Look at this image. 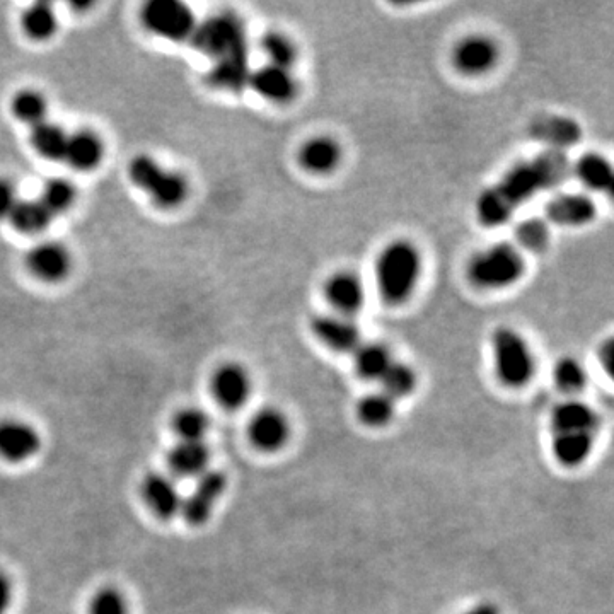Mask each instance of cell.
<instances>
[{"label": "cell", "mask_w": 614, "mask_h": 614, "mask_svg": "<svg viewBox=\"0 0 614 614\" xmlns=\"http://www.w3.org/2000/svg\"><path fill=\"white\" fill-rule=\"evenodd\" d=\"M173 427L180 441H205V435L209 432L210 418L200 408H185L176 413Z\"/></svg>", "instance_id": "37"}, {"label": "cell", "mask_w": 614, "mask_h": 614, "mask_svg": "<svg viewBox=\"0 0 614 614\" xmlns=\"http://www.w3.org/2000/svg\"><path fill=\"white\" fill-rule=\"evenodd\" d=\"M493 365L500 383L522 388L533 379L536 359L526 338L512 328H499L492 336Z\"/></svg>", "instance_id": "6"}, {"label": "cell", "mask_w": 614, "mask_h": 614, "mask_svg": "<svg viewBox=\"0 0 614 614\" xmlns=\"http://www.w3.org/2000/svg\"><path fill=\"white\" fill-rule=\"evenodd\" d=\"M531 137L543 142L550 151L567 152L582 140V128L568 116H539L531 123Z\"/></svg>", "instance_id": "18"}, {"label": "cell", "mask_w": 614, "mask_h": 614, "mask_svg": "<svg viewBox=\"0 0 614 614\" xmlns=\"http://www.w3.org/2000/svg\"><path fill=\"white\" fill-rule=\"evenodd\" d=\"M323 294L333 313L354 318L365 306V285L359 275L336 272L326 279Z\"/></svg>", "instance_id": "13"}, {"label": "cell", "mask_w": 614, "mask_h": 614, "mask_svg": "<svg viewBox=\"0 0 614 614\" xmlns=\"http://www.w3.org/2000/svg\"><path fill=\"white\" fill-rule=\"evenodd\" d=\"M67 139H69V134L64 128L58 127L57 123L47 122V120L33 127V134H31V142L36 152L52 161L64 159Z\"/></svg>", "instance_id": "29"}, {"label": "cell", "mask_w": 614, "mask_h": 614, "mask_svg": "<svg viewBox=\"0 0 614 614\" xmlns=\"http://www.w3.org/2000/svg\"><path fill=\"white\" fill-rule=\"evenodd\" d=\"M572 174L567 152L546 151L507 171L499 183L476 200V219L485 227H500L514 219L517 210L536 195L562 186Z\"/></svg>", "instance_id": "1"}, {"label": "cell", "mask_w": 614, "mask_h": 614, "mask_svg": "<svg viewBox=\"0 0 614 614\" xmlns=\"http://www.w3.org/2000/svg\"><path fill=\"white\" fill-rule=\"evenodd\" d=\"M11 110L12 115L16 116L19 122L36 127L47 120V98L35 89H23L14 94Z\"/></svg>", "instance_id": "30"}, {"label": "cell", "mask_w": 614, "mask_h": 614, "mask_svg": "<svg viewBox=\"0 0 614 614\" xmlns=\"http://www.w3.org/2000/svg\"><path fill=\"white\" fill-rule=\"evenodd\" d=\"M130 180L137 188L151 198L159 209L169 210L180 207L190 193V185L183 174L163 168L154 157H134L128 166Z\"/></svg>", "instance_id": "5"}, {"label": "cell", "mask_w": 614, "mask_h": 614, "mask_svg": "<svg viewBox=\"0 0 614 614\" xmlns=\"http://www.w3.org/2000/svg\"><path fill=\"white\" fill-rule=\"evenodd\" d=\"M77 192L76 186L72 185L69 180L64 178H53L47 181L43 186L41 197L38 198L55 217L58 214H64L76 202Z\"/></svg>", "instance_id": "36"}, {"label": "cell", "mask_w": 614, "mask_h": 614, "mask_svg": "<svg viewBox=\"0 0 614 614\" xmlns=\"http://www.w3.org/2000/svg\"><path fill=\"white\" fill-rule=\"evenodd\" d=\"M29 272L45 282H60L70 273L72 256L64 244L45 241L36 244L26 255Z\"/></svg>", "instance_id": "15"}, {"label": "cell", "mask_w": 614, "mask_h": 614, "mask_svg": "<svg viewBox=\"0 0 614 614\" xmlns=\"http://www.w3.org/2000/svg\"><path fill=\"white\" fill-rule=\"evenodd\" d=\"M248 84L260 98L275 105H287L299 96V81L292 69L265 64L248 77Z\"/></svg>", "instance_id": "12"}, {"label": "cell", "mask_w": 614, "mask_h": 614, "mask_svg": "<svg viewBox=\"0 0 614 614\" xmlns=\"http://www.w3.org/2000/svg\"><path fill=\"white\" fill-rule=\"evenodd\" d=\"M41 447L38 430L21 420L0 422V458L9 463H24L35 458Z\"/></svg>", "instance_id": "14"}, {"label": "cell", "mask_w": 614, "mask_h": 614, "mask_svg": "<svg viewBox=\"0 0 614 614\" xmlns=\"http://www.w3.org/2000/svg\"><path fill=\"white\" fill-rule=\"evenodd\" d=\"M24 33L35 41H47L52 38L58 29L57 14L53 11V7L45 2H38L29 6L23 12L21 18Z\"/></svg>", "instance_id": "28"}, {"label": "cell", "mask_w": 614, "mask_h": 614, "mask_svg": "<svg viewBox=\"0 0 614 614\" xmlns=\"http://www.w3.org/2000/svg\"><path fill=\"white\" fill-rule=\"evenodd\" d=\"M514 238H516V246L519 250L541 253L551 243L550 224L545 219H539V217L526 219V221L517 224Z\"/></svg>", "instance_id": "31"}, {"label": "cell", "mask_w": 614, "mask_h": 614, "mask_svg": "<svg viewBox=\"0 0 614 614\" xmlns=\"http://www.w3.org/2000/svg\"><path fill=\"white\" fill-rule=\"evenodd\" d=\"M355 371L365 381H381L394 359L383 343H362L354 354Z\"/></svg>", "instance_id": "26"}, {"label": "cell", "mask_w": 614, "mask_h": 614, "mask_svg": "<svg viewBox=\"0 0 614 614\" xmlns=\"http://www.w3.org/2000/svg\"><path fill=\"white\" fill-rule=\"evenodd\" d=\"M499 60V45L487 35L464 36L452 50V64L463 76H485L497 67Z\"/></svg>", "instance_id": "8"}, {"label": "cell", "mask_w": 614, "mask_h": 614, "mask_svg": "<svg viewBox=\"0 0 614 614\" xmlns=\"http://www.w3.org/2000/svg\"><path fill=\"white\" fill-rule=\"evenodd\" d=\"M142 492H144L145 502L156 512L157 516L171 519L181 514L183 497H181L180 488L171 476L163 475V473L147 476Z\"/></svg>", "instance_id": "21"}, {"label": "cell", "mask_w": 614, "mask_h": 614, "mask_svg": "<svg viewBox=\"0 0 614 614\" xmlns=\"http://www.w3.org/2000/svg\"><path fill=\"white\" fill-rule=\"evenodd\" d=\"M168 461L174 475L200 478L209 471V446L205 441H180L169 451Z\"/></svg>", "instance_id": "23"}, {"label": "cell", "mask_w": 614, "mask_h": 614, "mask_svg": "<svg viewBox=\"0 0 614 614\" xmlns=\"http://www.w3.org/2000/svg\"><path fill=\"white\" fill-rule=\"evenodd\" d=\"M227 478L221 471H207L197 478L195 488L188 497H183L181 514L192 526H200L209 521L215 505L226 492Z\"/></svg>", "instance_id": "9"}, {"label": "cell", "mask_w": 614, "mask_h": 614, "mask_svg": "<svg viewBox=\"0 0 614 614\" xmlns=\"http://www.w3.org/2000/svg\"><path fill=\"white\" fill-rule=\"evenodd\" d=\"M21 198L18 197V190L14 183L0 178V222L9 221L12 212L16 209Z\"/></svg>", "instance_id": "39"}, {"label": "cell", "mask_w": 614, "mask_h": 614, "mask_svg": "<svg viewBox=\"0 0 614 614\" xmlns=\"http://www.w3.org/2000/svg\"><path fill=\"white\" fill-rule=\"evenodd\" d=\"M572 174L589 192L608 193L613 188V166L599 152H587L572 164Z\"/></svg>", "instance_id": "24"}, {"label": "cell", "mask_w": 614, "mask_h": 614, "mask_svg": "<svg viewBox=\"0 0 614 614\" xmlns=\"http://www.w3.org/2000/svg\"><path fill=\"white\" fill-rule=\"evenodd\" d=\"M594 435L587 432H562L553 434V454L558 463L568 468L580 466L589 456H591L592 446H594Z\"/></svg>", "instance_id": "25"}, {"label": "cell", "mask_w": 614, "mask_h": 614, "mask_svg": "<svg viewBox=\"0 0 614 614\" xmlns=\"http://www.w3.org/2000/svg\"><path fill=\"white\" fill-rule=\"evenodd\" d=\"M551 429H553V434H562V432L596 434L599 430V417L591 405L570 398L553 408Z\"/></svg>", "instance_id": "20"}, {"label": "cell", "mask_w": 614, "mask_h": 614, "mask_svg": "<svg viewBox=\"0 0 614 614\" xmlns=\"http://www.w3.org/2000/svg\"><path fill=\"white\" fill-rule=\"evenodd\" d=\"M9 221L23 234H40L50 227L53 215L40 200H19Z\"/></svg>", "instance_id": "27"}, {"label": "cell", "mask_w": 614, "mask_h": 614, "mask_svg": "<svg viewBox=\"0 0 614 614\" xmlns=\"http://www.w3.org/2000/svg\"><path fill=\"white\" fill-rule=\"evenodd\" d=\"M394 406H396V401L391 400L383 391H377V393L365 394L360 400L357 413L365 425L384 427L393 420L394 412H396Z\"/></svg>", "instance_id": "33"}, {"label": "cell", "mask_w": 614, "mask_h": 614, "mask_svg": "<svg viewBox=\"0 0 614 614\" xmlns=\"http://www.w3.org/2000/svg\"><path fill=\"white\" fill-rule=\"evenodd\" d=\"M343 159L342 145L328 135H318L306 140L297 152V161L306 173L326 176L340 168Z\"/></svg>", "instance_id": "16"}, {"label": "cell", "mask_w": 614, "mask_h": 614, "mask_svg": "<svg viewBox=\"0 0 614 614\" xmlns=\"http://www.w3.org/2000/svg\"><path fill=\"white\" fill-rule=\"evenodd\" d=\"M422 253L408 239H394L379 251L374 268L377 292L386 304L400 306L412 299L422 279Z\"/></svg>", "instance_id": "3"}, {"label": "cell", "mask_w": 614, "mask_h": 614, "mask_svg": "<svg viewBox=\"0 0 614 614\" xmlns=\"http://www.w3.org/2000/svg\"><path fill=\"white\" fill-rule=\"evenodd\" d=\"M105 156V145L98 134L91 130H77L69 134L65 147L64 161L77 171H93Z\"/></svg>", "instance_id": "22"}, {"label": "cell", "mask_w": 614, "mask_h": 614, "mask_svg": "<svg viewBox=\"0 0 614 614\" xmlns=\"http://www.w3.org/2000/svg\"><path fill=\"white\" fill-rule=\"evenodd\" d=\"M587 372L584 365L580 364L579 360L574 357H563L558 360L553 369V381L562 393L575 396L582 389L586 388Z\"/></svg>", "instance_id": "35"}, {"label": "cell", "mask_w": 614, "mask_h": 614, "mask_svg": "<svg viewBox=\"0 0 614 614\" xmlns=\"http://www.w3.org/2000/svg\"><path fill=\"white\" fill-rule=\"evenodd\" d=\"M379 383H381V391L388 394L391 400H403L417 388V372L413 371L410 365L394 360Z\"/></svg>", "instance_id": "32"}, {"label": "cell", "mask_w": 614, "mask_h": 614, "mask_svg": "<svg viewBox=\"0 0 614 614\" xmlns=\"http://www.w3.org/2000/svg\"><path fill=\"white\" fill-rule=\"evenodd\" d=\"M466 273L476 289H509L524 277L526 260L516 244H492L471 258Z\"/></svg>", "instance_id": "4"}, {"label": "cell", "mask_w": 614, "mask_h": 614, "mask_svg": "<svg viewBox=\"0 0 614 614\" xmlns=\"http://www.w3.org/2000/svg\"><path fill=\"white\" fill-rule=\"evenodd\" d=\"M261 50L267 55L268 64L292 69L297 62L296 43L280 31H270L261 38Z\"/></svg>", "instance_id": "34"}, {"label": "cell", "mask_w": 614, "mask_h": 614, "mask_svg": "<svg viewBox=\"0 0 614 614\" xmlns=\"http://www.w3.org/2000/svg\"><path fill=\"white\" fill-rule=\"evenodd\" d=\"M289 434V420L277 408H265L251 418L250 439L261 451H279L289 441Z\"/></svg>", "instance_id": "19"}, {"label": "cell", "mask_w": 614, "mask_h": 614, "mask_svg": "<svg viewBox=\"0 0 614 614\" xmlns=\"http://www.w3.org/2000/svg\"><path fill=\"white\" fill-rule=\"evenodd\" d=\"M212 393L224 408L238 410L250 400L251 377L243 365L224 364L212 377Z\"/></svg>", "instance_id": "17"}, {"label": "cell", "mask_w": 614, "mask_h": 614, "mask_svg": "<svg viewBox=\"0 0 614 614\" xmlns=\"http://www.w3.org/2000/svg\"><path fill=\"white\" fill-rule=\"evenodd\" d=\"M89 614H130L127 597L116 589H103L93 597Z\"/></svg>", "instance_id": "38"}, {"label": "cell", "mask_w": 614, "mask_h": 614, "mask_svg": "<svg viewBox=\"0 0 614 614\" xmlns=\"http://www.w3.org/2000/svg\"><path fill=\"white\" fill-rule=\"evenodd\" d=\"M545 215L550 226L586 227L596 221L597 205L587 193H558L546 203Z\"/></svg>", "instance_id": "10"}, {"label": "cell", "mask_w": 614, "mask_h": 614, "mask_svg": "<svg viewBox=\"0 0 614 614\" xmlns=\"http://www.w3.org/2000/svg\"><path fill=\"white\" fill-rule=\"evenodd\" d=\"M464 614H500V613H499V609H497V606H495V604L483 603V604H478V606H475V608L470 609L468 613H464Z\"/></svg>", "instance_id": "42"}, {"label": "cell", "mask_w": 614, "mask_h": 614, "mask_svg": "<svg viewBox=\"0 0 614 614\" xmlns=\"http://www.w3.org/2000/svg\"><path fill=\"white\" fill-rule=\"evenodd\" d=\"M142 21L151 33L169 41L192 40L197 29L190 7L176 0H152L145 4Z\"/></svg>", "instance_id": "7"}, {"label": "cell", "mask_w": 614, "mask_h": 614, "mask_svg": "<svg viewBox=\"0 0 614 614\" xmlns=\"http://www.w3.org/2000/svg\"><path fill=\"white\" fill-rule=\"evenodd\" d=\"M599 359L603 360L606 371H611L614 359V348L611 340H608V342L604 343L603 347H601V355H599Z\"/></svg>", "instance_id": "41"}, {"label": "cell", "mask_w": 614, "mask_h": 614, "mask_svg": "<svg viewBox=\"0 0 614 614\" xmlns=\"http://www.w3.org/2000/svg\"><path fill=\"white\" fill-rule=\"evenodd\" d=\"M311 331L325 347L338 354H354L362 345V333L354 319L340 314H318L311 321Z\"/></svg>", "instance_id": "11"}, {"label": "cell", "mask_w": 614, "mask_h": 614, "mask_svg": "<svg viewBox=\"0 0 614 614\" xmlns=\"http://www.w3.org/2000/svg\"><path fill=\"white\" fill-rule=\"evenodd\" d=\"M197 47L214 58V82L226 89L248 84V62L244 47L243 24L234 16H217L195 29L192 38Z\"/></svg>", "instance_id": "2"}, {"label": "cell", "mask_w": 614, "mask_h": 614, "mask_svg": "<svg viewBox=\"0 0 614 614\" xmlns=\"http://www.w3.org/2000/svg\"><path fill=\"white\" fill-rule=\"evenodd\" d=\"M12 597H14V587L9 577L4 572H0V614H6L11 608Z\"/></svg>", "instance_id": "40"}]
</instances>
